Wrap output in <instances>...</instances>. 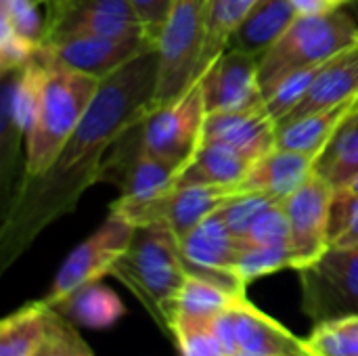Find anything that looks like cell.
Returning <instances> with one entry per match:
<instances>
[{"instance_id":"obj_1","label":"cell","mask_w":358,"mask_h":356,"mask_svg":"<svg viewBox=\"0 0 358 356\" xmlns=\"http://www.w3.org/2000/svg\"><path fill=\"white\" fill-rule=\"evenodd\" d=\"M157 67L159 55L151 48L101 80L88 111L50 168L17 183L0 218V273L17 262L46 227L73 212L80 197L101 180L113 143L153 109Z\"/></svg>"},{"instance_id":"obj_2","label":"cell","mask_w":358,"mask_h":356,"mask_svg":"<svg viewBox=\"0 0 358 356\" xmlns=\"http://www.w3.org/2000/svg\"><path fill=\"white\" fill-rule=\"evenodd\" d=\"M111 275L122 281L170 334L176 298L187 281V266L178 237L164 225L134 227L132 241L115 262Z\"/></svg>"},{"instance_id":"obj_3","label":"cell","mask_w":358,"mask_h":356,"mask_svg":"<svg viewBox=\"0 0 358 356\" xmlns=\"http://www.w3.org/2000/svg\"><path fill=\"white\" fill-rule=\"evenodd\" d=\"M99 86L101 80L92 76L42 63L38 103L25 141L21 178L40 176L50 168L63 145L82 122L84 113L88 111Z\"/></svg>"},{"instance_id":"obj_4","label":"cell","mask_w":358,"mask_h":356,"mask_svg":"<svg viewBox=\"0 0 358 356\" xmlns=\"http://www.w3.org/2000/svg\"><path fill=\"white\" fill-rule=\"evenodd\" d=\"M358 38V23L342 6L323 15H300L260 57L258 78L264 99L289 73L325 63Z\"/></svg>"},{"instance_id":"obj_5","label":"cell","mask_w":358,"mask_h":356,"mask_svg":"<svg viewBox=\"0 0 358 356\" xmlns=\"http://www.w3.org/2000/svg\"><path fill=\"white\" fill-rule=\"evenodd\" d=\"M210 0H174L157 40V88L153 107L180 99L201 80Z\"/></svg>"},{"instance_id":"obj_6","label":"cell","mask_w":358,"mask_h":356,"mask_svg":"<svg viewBox=\"0 0 358 356\" xmlns=\"http://www.w3.org/2000/svg\"><path fill=\"white\" fill-rule=\"evenodd\" d=\"M241 191L235 187H170L168 191L141 199L128 201L117 197L109 212L122 216L132 227H147V225H164L168 227L178 241L187 237L199 222L208 216L218 212L229 199L239 195Z\"/></svg>"},{"instance_id":"obj_7","label":"cell","mask_w":358,"mask_h":356,"mask_svg":"<svg viewBox=\"0 0 358 356\" xmlns=\"http://www.w3.org/2000/svg\"><path fill=\"white\" fill-rule=\"evenodd\" d=\"M302 313L317 325L358 317V243L329 248L317 262L298 271Z\"/></svg>"},{"instance_id":"obj_8","label":"cell","mask_w":358,"mask_h":356,"mask_svg":"<svg viewBox=\"0 0 358 356\" xmlns=\"http://www.w3.org/2000/svg\"><path fill=\"white\" fill-rule=\"evenodd\" d=\"M206 115L199 82L174 103L153 107L138 124L145 153L180 172L201 143Z\"/></svg>"},{"instance_id":"obj_9","label":"cell","mask_w":358,"mask_h":356,"mask_svg":"<svg viewBox=\"0 0 358 356\" xmlns=\"http://www.w3.org/2000/svg\"><path fill=\"white\" fill-rule=\"evenodd\" d=\"M157 40L149 31L132 36H69L42 44L36 57L44 65L105 80L143 52L157 48Z\"/></svg>"},{"instance_id":"obj_10","label":"cell","mask_w":358,"mask_h":356,"mask_svg":"<svg viewBox=\"0 0 358 356\" xmlns=\"http://www.w3.org/2000/svg\"><path fill=\"white\" fill-rule=\"evenodd\" d=\"M132 235L134 227L122 216L109 212L107 220L65 258L44 302L55 308L76 290L111 275L115 262L128 250Z\"/></svg>"},{"instance_id":"obj_11","label":"cell","mask_w":358,"mask_h":356,"mask_svg":"<svg viewBox=\"0 0 358 356\" xmlns=\"http://www.w3.org/2000/svg\"><path fill=\"white\" fill-rule=\"evenodd\" d=\"M46 4L42 44L69 36L153 34L141 23L128 0H48Z\"/></svg>"},{"instance_id":"obj_12","label":"cell","mask_w":358,"mask_h":356,"mask_svg":"<svg viewBox=\"0 0 358 356\" xmlns=\"http://www.w3.org/2000/svg\"><path fill=\"white\" fill-rule=\"evenodd\" d=\"M334 187L317 172L281 206L289 220V245L294 254V271L317 262L329 250V204Z\"/></svg>"},{"instance_id":"obj_13","label":"cell","mask_w":358,"mask_h":356,"mask_svg":"<svg viewBox=\"0 0 358 356\" xmlns=\"http://www.w3.org/2000/svg\"><path fill=\"white\" fill-rule=\"evenodd\" d=\"M258 65V57L227 48L199 80L206 113L262 107L264 94L260 88Z\"/></svg>"},{"instance_id":"obj_14","label":"cell","mask_w":358,"mask_h":356,"mask_svg":"<svg viewBox=\"0 0 358 356\" xmlns=\"http://www.w3.org/2000/svg\"><path fill=\"white\" fill-rule=\"evenodd\" d=\"M178 243L189 275L212 279L233 292H245L248 285L235 271L241 243L218 212L199 222Z\"/></svg>"},{"instance_id":"obj_15","label":"cell","mask_w":358,"mask_h":356,"mask_svg":"<svg viewBox=\"0 0 358 356\" xmlns=\"http://www.w3.org/2000/svg\"><path fill=\"white\" fill-rule=\"evenodd\" d=\"M233 319L239 348L235 356H315L308 340L294 336L248 298L233 306Z\"/></svg>"},{"instance_id":"obj_16","label":"cell","mask_w":358,"mask_h":356,"mask_svg":"<svg viewBox=\"0 0 358 356\" xmlns=\"http://www.w3.org/2000/svg\"><path fill=\"white\" fill-rule=\"evenodd\" d=\"M201 141L224 143L258 162L277 147V124L264 105L245 111L210 113L203 122Z\"/></svg>"},{"instance_id":"obj_17","label":"cell","mask_w":358,"mask_h":356,"mask_svg":"<svg viewBox=\"0 0 358 356\" xmlns=\"http://www.w3.org/2000/svg\"><path fill=\"white\" fill-rule=\"evenodd\" d=\"M355 97H358V38L321 65L304 99L281 124Z\"/></svg>"},{"instance_id":"obj_18","label":"cell","mask_w":358,"mask_h":356,"mask_svg":"<svg viewBox=\"0 0 358 356\" xmlns=\"http://www.w3.org/2000/svg\"><path fill=\"white\" fill-rule=\"evenodd\" d=\"M315 162L313 155L275 147L271 153L254 162L250 174L237 185V189L241 193H266L283 201L315 174Z\"/></svg>"},{"instance_id":"obj_19","label":"cell","mask_w":358,"mask_h":356,"mask_svg":"<svg viewBox=\"0 0 358 356\" xmlns=\"http://www.w3.org/2000/svg\"><path fill=\"white\" fill-rule=\"evenodd\" d=\"M254 159L224 145L201 141L193 157L180 168L174 187H235L250 174Z\"/></svg>"},{"instance_id":"obj_20","label":"cell","mask_w":358,"mask_h":356,"mask_svg":"<svg viewBox=\"0 0 358 356\" xmlns=\"http://www.w3.org/2000/svg\"><path fill=\"white\" fill-rule=\"evenodd\" d=\"M300 17L292 0H258L243 23L235 29L229 48L262 57Z\"/></svg>"},{"instance_id":"obj_21","label":"cell","mask_w":358,"mask_h":356,"mask_svg":"<svg viewBox=\"0 0 358 356\" xmlns=\"http://www.w3.org/2000/svg\"><path fill=\"white\" fill-rule=\"evenodd\" d=\"M358 109V97L342 101L338 105L306 113L298 120L285 122L277 126V147L279 149H289V151H300L306 155H317L321 149L327 145V141L334 136L338 126Z\"/></svg>"},{"instance_id":"obj_22","label":"cell","mask_w":358,"mask_h":356,"mask_svg":"<svg viewBox=\"0 0 358 356\" xmlns=\"http://www.w3.org/2000/svg\"><path fill=\"white\" fill-rule=\"evenodd\" d=\"M50 308L44 300L29 302L0 323V356H38L46 336Z\"/></svg>"},{"instance_id":"obj_23","label":"cell","mask_w":358,"mask_h":356,"mask_svg":"<svg viewBox=\"0 0 358 356\" xmlns=\"http://www.w3.org/2000/svg\"><path fill=\"white\" fill-rule=\"evenodd\" d=\"M315 172L334 189L348 187L358 176V109L352 111L321 149Z\"/></svg>"},{"instance_id":"obj_24","label":"cell","mask_w":358,"mask_h":356,"mask_svg":"<svg viewBox=\"0 0 358 356\" xmlns=\"http://www.w3.org/2000/svg\"><path fill=\"white\" fill-rule=\"evenodd\" d=\"M55 308L73 323L88 329H109L126 315L124 302L111 287L103 285L101 281L76 290Z\"/></svg>"},{"instance_id":"obj_25","label":"cell","mask_w":358,"mask_h":356,"mask_svg":"<svg viewBox=\"0 0 358 356\" xmlns=\"http://www.w3.org/2000/svg\"><path fill=\"white\" fill-rule=\"evenodd\" d=\"M243 298H248L245 292H233L212 279L187 275V281L176 298L174 319L214 321L218 315H222Z\"/></svg>"},{"instance_id":"obj_26","label":"cell","mask_w":358,"mask_h":356,"mask_svg":"<svg viewBox=\"0 0 358 356\" xmlns=\"http://www.w3.org/2000/svg\"><path fill=\"white\" fill-rule=\"evenodd\" d=\"M258 0H210L206 44L201 55V76L229 48L235 29L243 23Z\"/></svg>"},{"instance_id":"obj_27","label":"cell","mask_w":358,"mask_h":356,"mask_svg":"<svg viewBox=\"0 0 358 356\" xmlns=\"http://www.w3.org/2000/svg\"><path fill=\"white\" fill-rule=\"evenodd\" d=\"M283 269H294V254H292L289 245H245V243H241L235 271L245 285H250L252 281H256L260 277L279 273Z\"/></svg>"},{"instance_id":"obj_28","label":"cell","mask_w":358,"mask_h":356,"mask_svg":"<svg viewBox=\"0 0 358 356\" xmlns=\"http://www.w3.org/2000/svg\"><path fill=\"white\" fill-rule=\"evenodd\" d=\"M306 340L315 356H358V317L317 323Z\"/></svg>"},{"instance_id":"obj_29","label":"cell","mask_w":358,"mask_h":356,"mask_svg":"<svg viewBox=\"0 0 358 356\" xmlns=\"http://www.w3.org/2000/svg\"><path fill=\"white\" fill-rule=\"evenodd\" d=\"M321 65H323V63L289 73V76L283 78V80L271 90V94L264 99V109H266V113L275 120L277 126H279V124L296 109V105L304 99V94L308 92L313 80L317 78Z\"/></svg>"},{"instance_id":"obj_30","label":"cell","mask_w":358,"mask_h":356,"mask_svg":"<svg viewBox=\"0 0 358 356\" xmlns=\"http://www.w3.org/2000/svg\"><path fill=\"white\" fill-rule=\"evenodd\" d=\"M214 321L174 319L170 336L176 340L182 356H227L214 334Z\"/></svg>"},{"instance_id":"obj_31","label":"cell","mask_w":358,"mask_h":356,"mask_svg":"<svg viewBox=\"0 0 358 356\" xmlns=\"http://www.w3.org/2000/svg\"><path fill=\"white\" fill-rule=\"evenodd\" d=\"M279 199H275L273 195H266V193H239V195H235L233 199H229L220 210H218V214H220V218L227 222V227H229V231L237 237V239H241L248 231H250V227H252V222L268 208V206H273V204H277Z\"/></svg>"},{"instance_id":"obj_32","label":"cell","mask_w":358,"mask_h":356,"mask_svg":"<svg viewBox=\"0 0 358 356\" xmlns=\"http://www.w3.org/2000/svg\"><path fill=\"white\" fill-rule=\"evenodd\" d=\"M289 220L281 201H277L252 222L250 231L239 241L245 245H289Z\"/></svg>"},{"instance_id":"obj_33","label":"cell","mask_w":358,"mask_h":356,"mask_svg":"<svg viewBox=\"0 0 358 356\" xmlns=\"http://www.w3.org/2000/svg\"><path fill=\"white\" fill-rule=\"evenodd\" d=\"M38 356H94L63 313L50 308L48 336Z\"/></svg>"},{"instance_id":"obj_34","label":"cell","mask_w":358,"mask_h":356,"mask_svg":"<svg viewBox=\"0 0 358 356\" xmlns=\"http://www.w3.org/2000/svg\"><path fill=\"white\" fill-rule=\"evenodd\" d=\"M36 4V0H0V21L8 23L23 40L40 48L44 42V19Z\"/></svg>"},{"instance_id":"obj_35","label":"cell","mask_w":358,"mask_h":356,"mask_svg":"<svg viewBox=\"0 0 358 356\" xmlns=\"http://www.w3.org/2000/svg\"><path fill=\"white\" fill-rule=\"evenodd\" d=\"M40 48L23 40L8 23L0 21V71H13L27 65Z\"/></svg>"},{"instance_id":"obj_36","label":"cell","mask_w":358,"mask_h":356,"mask_svg":"<svg viewBox=\"0 0 358 356\" xmlns=\"http://www.w3.org/2000/svg\"><path fill=\"white\" fill-rule=\"evenodd\" d=\"M358 216V195L348 189V187H342V189H334V195H331V204H329V227H327V233H329V245L340 239L348 229L350 225L355 222V218Z\"/></svg>"},{"instance_id":"obj_37","label":"cell","mask_w":358,"mask_h":356,"mask_svg":"<svg viewBox=\"0 0 358 356\" xmlns=\"http://www.w3.org/2000/svg\"><path fill=\"white\" fill-rule=\"evenodd\" d=\"M134 8V13L138 15L141 23L147 25L153 34L159 36L174 0H128Z\"/></svg>"},{"instance_id":"obj_38","label":"cell","mask_w":358,"mask_h":356,"mask_svg":"<svg viewBox=\"0 0 358 356\" xmlns=\"http://www.w3.org/2000/svg\"><path fill=\"white\" fill-rule=\"evenodd\" d=\"M300 15H323L336 8H342L344 4L340 0H292Z\"/></svg>"},{"instance_id":"obj_39","label":"cell","mask_w":358,"mask_h":356,"mask_svg":"<svg viewBox=\"0 0 358 356\" xmlns=\"http://www.w3.org/2000/svg\"><path fill=\"white\" fill-rule=\"evenodd\" d=\"M358 243V216L355 218V222L350 225V229L340 237L336 239L329 248H350V245H357Z\"/></svg>"},{"instance_id":"obj_40","label":"cell","mask_w":358,"mask_h":356,"mask_svg":"<svg viewBox=\"0 0 358 356\" xmlns=\"http://www.w3.org/2000/svg\"><path fill=\"white\" fill-rule=\"evenodd\" d=\"M344 8L355 17V21L358 23V0H348V2L344 4Z\"/></svg>"},{"instance_id":"obj_41","label":"cell","mask_w":358,"mask_h":356,"mask_svg":"<svg viewBox=\"0 0 358 356\" xmlns=\"http://www.w3.org/2000/svg\"><path fill=\"white\" fill-rule=\"evenodd\" d=\"M348 189H352V191L358 195V176L352 180V183H350V185H348Z\"/></svg>"},{"instance_id":"obj_42","label":"cell","mask_w":358,"mask_h":356,"mask_svg":"<svg viewBox=\"0 0 358 356\" xmlns=\"http://www.w3.org/2000/svg\"><path fill=\"white\" fill-rule=\"evenodd\" d=\"M36 2H48V0H36Z\"/></svg>"}]
</instances>
